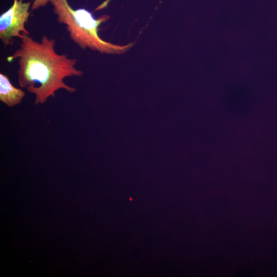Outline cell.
<instances>
[{"label":"cell","mask_w":277,"mask_h":277,"mask_svg":"<svg viewBox=\"0 0 277 277\" xmlns=\"http://www.w3.org/2000/svg\"><path fill=\"white\" fill-rule=\"evenodd\" d=\"M19 48L6 58L8 62L18 60V81L22 88L35 95V105L45 103L49 96L64 89L70 93L76 91L64 82L68 76H81L83 72L75 67L77 60L54 50L55 40L44 35L40 42L22 33Z\"/></svg>","instance_id":"6da1fadb"},{"label":"cell","mask_w":277,"mask_h":277,"mask_svg":"<svg viewBox=\"0 0 277 277\" xmlns=\"http://www.w3.org/2000/svg\"><path fill=\"white\" fill-rule=\"evenodd\" d=\"M58 23L66 25L71 39L85 50L89 48L102 53L120 54L125 52L132 44L120 46L102 39L97 33L98 26L107 21L109 16L104 15L95 19L85 9H73L67 0H50Z\"/></svg>","instance_id":"7a4b0ae2"},{"label":"cell","mask_w":277,"mask_h":277,"mask_svg":"<svg viewBox=\"0 0 277 277\" xmlns=\"http://www.w3.org/2000/svg\"><path fill=\"white\" fill-rule=\"evenodd\" d=\"M31 1L14 0L11 7L0 16V39L5 46L12 45L13 37L22 36L21 32L29 34L25 27L31 13Z\"/></svg>","instance_id":"3957f363"},{"label":"cell","mask_w":277,"mask_h":277,"mask_svg":"<svg viewBox=\"0 0 277 277\" xmlns=\"http://www.w3.org/2000/svg\"><path fill=\"white\" fill-rule=\"evenodd\" d=\"M25 93L13 86L7 75L0 73V100L7 106L12 107L19 104Z\"/></svg>","instance_id":"277c9868"},{"label":"cell","mask_w":277,"mask_h":277,"mask_svg":"<svg viewBox=\"0 0 277 277\" xmlns=\"http://www.w3.org/2000/svg\"><path fill=\"white\" fill-rule=\"evenodd\" d=\"M50 0H34L31 5V10L37 9L42 7H44L50 2Z\"/></svg>","instance_id":"5b68a950"}]
</instances>
